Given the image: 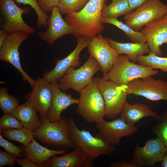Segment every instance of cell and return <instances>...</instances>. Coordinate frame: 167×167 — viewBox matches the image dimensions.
<instances>
[{
    "instance_id": "cell-32",
    "label": "cell",
    "mask_w": 167,
    "mask_h": 167,
    "mask_svg": "<svg viewBox=\"0 0 167 167\" xmlns=\"http://www.w3.org/2000/svg\"><path fill=\"white\" fill-rule=\"evenodd\" d=\"M20 122L11 113H4L0 118V131L8 129L21 128Z\"/></svg>"
},
{
    "instance_id": "cell-22",
    "label": "cell",
    "mask_w": 167,
    "mask_h": 167,
    "mask_svg": "<svg viewBox=\"0 0 167 167\" xmlns=\"http://www.w3.org/2000/svg\"><path fill=\"white\" fill-rule=\"evenodd\" d=\"M22 149L25 157L40 167H43L45 163L52 157L64 154L67 150L66 149L59 150L49 149L38 143L34 138L28 145H23Z\"/></svg>"
},
{
    "instance_id": "cell-15",
    "label": "cell",
    "mask_w": 167,
    "mask_h": 167,
    "mask_svg": "<svg viewBox=\"0 0 167 167\" xmlns=\"http://www.w3.org/2000/svg\"><path fill=\"white\" fill-rule=\"evenodd\" d=\"M167 154L165 144L157 137L147 141L143 147L137 145L132 161L138 166H153L156 163L162 161Z\"/></svg>"
},
{
    "instance_id": "cell-34",
    "label": "cell",
    "mask_w": 167,
    "mask_h": 167,
    "mask_svg": "<svg viewBox=\"0 0 167 167\" xmlns=\"http://www.w3.org/2000/svg\"><path fill=\"white\" fill-rule=\"evenodd\" d=\"M0 145L7 152L16 157H23V156L21 154L23 152L22 148L5 139L1 134H0Z\"/></svg>"
},
{
    "instance_id": "cell-11",
    "label": "cell",
    "mask_w": 167,
    "mask_h": 167,
    "mask_svg": "<svg viewBox=\"0 0 167 167\" xmlns=\"http://www.w3.org/2000/svg\"><path fill=\"white\" fill-rule=\"evenodd\" d=\"M30 34L21 31H15L9 34L0 48V59L14 66L21 75L23 79L32 87L35 82L23 70L20 61L19 49L21 43L28 39Z\"/></svg>"
},
{
    "instance_id": "cell-4",
    "label": "cell",
    "mask_w": 167,
    "mask_h": 167,
    "mask_svg": "<svg viewBox=\"0 0 167 167\" xmlns=\"http://www.w3.org/2000/svg\"><path fill=\"white\" fill-rule=\"evenodd\" d=\"M79 94L78 114L89 123L96 124L103 120L106 115L105 102L96 84L93 81Z\"/></svg>"
},
{
    "instance_id": "cell-31",
    "label": "cell",
    "mask_w": 167,
    "mask_h": 167,
    "mask_svg": "<svg viewBox=\"0 0 167 167\" xmlns=\"http://www.w3.org/2000/svg\"><path fill=\"white\" fill-rule=\"evenodd\" d=\"M89 0H59L58 7L62 14L77 12L82 10Z\"/></svg>"
},
{
    "instance_id": "cell-17",
    "label": "cell",
    "mask_w": 167,
    "mask_h": 167,
    "mask_svg": "<svg viewBox=\"0 0 167 167\" xmlns=\"http://www.w3.org/2000/svg\"><path fill=\"white\" fill-rule=\"evenodd\" d=\"M141 32L146 37L151 52L161 56L162 51L160 46L167 45V14L147 24Z\"/></svg>"
},
{
    "instance_id": "cell-39",
    "label": "cell",
    "mask_w": 167,
    "mask_h": 167,
    "mask_svg": "<svg viewBox=\"0 0 167 167\" xmlns=\"http://www.w3.org/2000/svg\"><path fill=\"white\" fill-rule=\"evenodd\" d=\"M147 0H128L132 11L143 4Z\"/></svg>"
},
{
    "instance_id": "cell-1",
    "label": "cell",
    "mask_w": 167,
    "mask_h": 167,
    "mask_svg": "<svg viewBox=\"0 0 167 167\" xmlns=\"http://www.w3.org/2000/svg\"><path fill=\"white\" fill-rule=\"evenodd\" d=\"M105 3L106 0H89L79 11L66 15L65 20L72 27L74 36L92 37L103 31L101 12Z\"/></svg>"
},
{
    "instance_id": "cell-5",
    "label": "cell",
    "mask_w": 167,
    "mask_h": 167,
    "mask_svg": "<svg viewBox=\"0 0 167 167\" xmlns=\"http://www.w3.org/2000/svg\"><path fill=\"white\" fill-rule=\"evenodd\" d=\"M40 126L33 131V136L42 143L54 147H75L71 137L66 119L51 122L46 118L41 117Z\"/></svg>"
},
{
    "instance_id": "cell-30",
    "label": "cell",
    "mask_w": 167,
    "mask_h": 167,
    "mask_svg": "<svg viewBox=\"0 0 167 167\" xmlns=\"http://www.w3.org/2000/svg\"><path fill=\"white\" fill-rule=\"evenodd\" d=\"M15 3L18 5H28L34 10L37 15V19L36 22L37 27L39 28L47 27L49 16L41 8L36 0H15Z\"/></svg>"
},
{
    "instance_id": "cell-16",
    "label": "cell",
    "mask_w": 167,
    "mask_h": 167,
    "mask_svg": "<svg viewBox=\"0 0 167 167\" xmlns=\"http://www.w3.org/2000/svg\"><path fill=\"white\" fill-rule=\"evenodd\" d=\"M32 88V91L26 94L25 98L39 113L41 117L46 118L52 103L51 84L43 78L39 77L35 80Z\"/></svg>"
},
{
    "instance_id": "cell-28",
    "label": "cell",
    "mask_w": 167,
    "mask_h": 167,
    "mask_svg": "<svg viewBox=\"0 0 167 167\" xmlns=\"http://www.w3.org/2000/svg\"><path fill=\"white\" fill-rule=\"evenodd\" d=\"M137 62L140 65L154 69H160L167 72V57H162L151 52L148 55L139 56Z\"/></svg>"
},
{
    "instance_id": "cell-7",
    "label": "cell",
    "mask_w": 167,
    "mask_h": 167,
    "mask_svg": "<svg viewBox=\"0 0 167 167\" xmlns=\"http://www.w3.org/2000/svg\"><path fill=\"white\" fill-rule=\"evenodd\" d=\"M167 14V5L161 0H147L125 15V23L133 30L140 31L150 22Z\"/></svg>"
},
{
    "instance_id": "cell-37",
    "label": "cell",
    "mask_w": 167,
    "mask_h": 167,
    "mask_svg": "<svg viewBox=\"0 0 167 167\" xmlns=\"http://www.w3.org/2000/svg\"><path fill=\"white\" fill-rule=\"evenodd\" d=\"M16 163L23 167H40L26 157L24 158H16Z\"/></svg>"
},
{
    "instance_id": "cell-29",
    "label": "cell",
    "mask_w": 167,
    "mask_h": 167,
    "mask_svg": "<svg viewBox=\"0 0 167 167\" xmlns=\"http://www.w3.org/2000/svg\"><path fill=\"white\" fill-rule=\"evenodd\" d=\"M19 105L17 98L8 94L6 88H0V108L4 113H11Z\"/></svg>"
},
{
    "instance_id": "cell-12",
    "label": "cell",
    "mask_w": 167,
    "mask_h": 167,
    "mask_svg": "<svg viewBox=\"0 0 167 167\" xmlns=\"http://www.w3.org/2000/svg\"><path fill=\"white\" fill-rule=\"evenodd\" d=\"M92 37L81 35L77 37V45L67 56L61 59H57L55 66L51 71H45L43 79L50 83L58 81L71 67H75L80 64L79 56L82 50L88 45Z\"/></svg>"
},
{
    "instance_id": "cell-9",
    "label": "cell",
    "mask_w": 167,
    "mask_h": 167,
    "mask_svg": "<svg viewBox=\"0 0 167 167\" xmlns=\"http://www.w3.org/2000/svg\"><path fill=\"white\" fill-rule=\"evenodd\" d=\"M93 81L97 85L104 100L106 115L113 119L119 114L126 101L127 94L122 86H119L110 80L94 77Z\"/></svg>"
},
{
    "instance_id": "cell-21",
    "label": "cell",
    "mask_w": 167,
    "mask_h": 167,
    "mask_svg": "<svg viewBox=\"0 0 167 167\" xmlns=\"http://www.w3.org/2000/svg\"><path fill=\"white\" fill-rule=\"evenodd\" d=\"M119 114L120 118L133 126H135L136 123L144 117H152L158 121L161 118L159 114L152 110L148 105L141 103L131 104L126 101Z\"/></svg>"
},
{
    "instance_id": "cell-10",
    "label": "cell",
    "mask_w": 167,
    "mask_h": 167,
    "mask_svg": "<svg viewBox=\"0 0 167 167\" xmlns=\"http://www.w3.org/2000/svg\"><path fill=\"white\" fill-rule=\"evenodd\" d=\"M152 76L135 79L123 86L128 94L139 96L152 101H167V81Z\"/></svg>"
},
{
    "instance_id": "cell-35",
    "label": "cell",
    "mask_w": 167,
    "mask_h": 167,
    "mask_svg": "<svg viewBox=\"0 0 167 167\" xmlns=\"http://www.w3.org/2000/svg\"><path fill=\"white\" fill-rule=\"evenodd\" d=\"M16 156L2 150H0V167L14 166L16 163Z\"/></svg>"
},
{
    "instance_id": "cell-6",
    "label": "cell",
    "mask_w": 167,
    "mask_h": 167,
    "mask_svg": "<svg viewBox=\"0 0 167 167\" xmlns=\"http://www.w3.org/2000/svg\"><path fill=\"white\" fill-rule=\"evenodd\" d=\"M102 70L99 63L90 56L87 61L80 68L71 67L58 82L60 88L64 91L71 88L79 93L93 82V77Z\"/></svg>"
},
{
    "instance_id": "cell-20",
    "label": "cell",
    "mask_w": 167,
    "mask_h": 167,
    "mask_svg": "<svg viewBox=\"0 0 167 167\" xmlns=\"http://www.w3.org/2000/svg\"><path fill=\"white\" fill-rule=\"evenodd\" d=\"M93 160L79 148L60 156H54L43 165L45 167H92Z\"/></svg>"
},
{
    "instance_id": "cell-36",
    "label": "cell",
    "mask_w": 167,
    "mask_h": 167,
    "mask_svg": "<svg viewBox=\"0 0 167 167\" xmlns=\"http://www.w3.org/2000/svg\"><path fill=\"white\" fill-rule=\"evenodd\" d=\"M41 9L47 13L51 12L53 7L58 6L59 0H36Z\"/></svg>"
},
{
    "instance_id": "cell-8",
    "label": "cell",
    "mask_w": 167,
    "mask_h": 167,
    "mask_svg": "<svg viewBox=\"0 0 167 167\" xmlns=\"http://www.w3.org/2000/svg\"><path fill=\"white\" fill-rule=\"evenodd\" d=\"M0 11L3 22L1 27L10 33L21 31L29 34L36 32L35 28L28 25L24 21L22 15L31 13L30 7L21 8L15 0H0Z\"/></svg>"
},
{
    "instance_id": "cell-26",
    "label": "cell",
    "mask_w": 167,
    "mask_h": 167,
    "mask_svg": "<svg viewBox=\"0 0 167 167\" xmlns=\"http://www.w3.org/2000/svg\"><path fill=\"white\" fill-rule=\"evenodd\" d=\"M0 134L9 140L18 142L25 146L29 144L34 138L33 131L23 127L4 129L0 131Z\"/></svg>"
},
{
    "instance_id": "cell-41",
    "label": "cell",
    "mask_w": 167,
    "mask_h": 167,
    "mask_svg": "<svg viewBox=\"0 0 167 167\" xmlns=\"http://www.w3.org/2000/svg\"><path fill=\"white\" fill-rule=\"evenodd\" d=\"M161 166L163 167H167V154L165 156L162 161Z\"/></svg>"
},
{
    "instance_id": "cell-14",
    "label": "cell",
    "mask_w": 167,
    "mask_h": 167,
    "mask_svg": "<svg viewBox=\"0 0 167 167\" xmlns=\"http://www.w3.org/2000/svg\"><path fill=\"white\" fill-rule=\"evenodd\" d=\"M87 47L90 56L97 62L103 74L111 70L119 55L100 34L92 37Z\"/></svg>"
},
{
    "instance_id": "cell-13",
    "label": "cell",
    "mask_w": 167,
    "mask_h": 167,
    "mask_svg": "<svg viewBox=\"0 0 167 167\" xmlns=\"http://www.w3.org/2000/svg\"><path fill=\"white\" fill-rule=\"evenodd\" d=\"M96 127L98 130L96 135L113 146L119 145L122 137L131 135L138 130V128L128 124L120 117L110 121L104 119L96 124Z\"/></svg>"
},
{
    "instance_id": "cell-2",
    "label": "cell",
    "mask_w": 167,
    "mask_h": 167,
    "mask_svg": "<svg viewBox=\"0 0 167 167\" xmlns=\"http://www.w3.org/2000/svg\"><path fill=\"white\" fill-rule=\"evenodd\" d=\"M66 121L75 147L84 151L93 160L101 155H111L115 151L116 148L101 137L94 136L84 129L80 130L72 117L66 119Z\"/></svg>"
},
{
    "instance_id": "cell-3",
    "label": "cell",
    "mask_w": 167,
    "mask_h": 167,
    "mask_svg": "<svg viewBox=\"0 0 167 167\" xmlns=\"http://www.w3.org/2000/svg\"><path fill=\"white\" fill-rule=\"evenodd\" d=\"M158 73L156 70L136 64L131 61L126 55L121 54L111 70L108 72L103 74V78L122 86L135 79L152 76Z\"/></svg>"
},
{
    "instance_id": "cell-25",
    "label": "cell",
    "mask_w": 167,
    "mask_h": 167,
    "mask_svg": "<svg viewBox=\"0 0 167 167\" xmlns=\"http://www.w3.org/2000/svg\"><path fill=\"white\" fill-rule=\"evenodd\" d=\"M131 11L128 0H112L110 4L103 8L101 19H117L119 16L125 15Z\"/></svg>"
},
{
    "instance_id": "cell-40",
    "label": "cell",
    "mask_w": 167,
    "mask_h": 167,
    "mask_svg": "<svg viewBox=\"0 0 167 167\" xmlns=\"http://www.w3.org/2000/svg\"><path fill=\"white\" fill-rule=\"evenodd\" d=\"M10 34L2 28H0V48Z\"/></svg>"
},
{
    "instance_id": "cell-38",
    "label": "cell",
    "mask_w": 167,
    "mask_h": 167,
    "mask_svg": "<svg viewBox=\"0 0 167 167\" xmlns=\"http://www.w3.org/2000/svg\"><path fill=\"white\" fill-rule=\"evenodd\" d=\"M111 167H137V165L132 161H115L113 162L110 165Z\"/></svg>"
},
{
    "instance_id": "cell-33",
    "label": "cell",
    "mask_w": 167,
    "mask_h": 167,
    "mask_svg": "<svg viewBox=\"0 0 167 167\" xmlns=\"http://www.w3.org/2000/svg\"><path fill=\"white\" fill-rule=\"evenodd\" d=\"M158 123L152 128L153 132L163 142L167 149V114L161 116Z\"/></svg>"
},
{
    "instance_id": "cell-19",
    "label": "cell",
    "mask_w": 167,
    "mask_h": 167,
    "mask_svg": "<svg viewBox=\"0 0 167 167\" xmlns=\"http://www.w3.org/2000/svg\"><path fill=\"white\" fill-rule=\"evenodd\" d=\"M50 83L52 89V98L51 106L46 118L51 122H54L61 120L62 111L71 105H78L79 99L75 98L71 95L61 91L58 81Z\"/></svg>"
},
{
    "instance_id": "cell-24",
    "label": "cell",
    "mask_w": 167,
    "mask_h": 167,
    "mask_svg": "<svg viewBox=\"0 0 167 167\" xmlns=\"http://www.w3.org/2000/svg\"><path fill=\"white\" fill-rule=\"evenodd\" d=\"M37 110L28 101L19 105L11 114L21 122L23 127L33 131L41 125V120L37 116Z\"/></svg>"
},
{
    "instance_id": "cell-23",
    "label": "cell",
    "mask_w": 167,
    "mask_h": 167,
    "mask_svg": "<svg viewBox=\"0 0 167 167\" xmlns=\"http://www.w3.org/2000/svg\"><path fill=\"white\" fill-rule=\"evenodd\" d=\"M106 39L119 55H126L130 61L134 63L137 62L140 56L151 52L147 42L121 43L109 38Z\"/></svg>"
},
{
    "instance_id": "cell-18",
    "label": "cell",
    "mask_w": 167,
    "mask_h": 167,
    "mask_svg": "<svg viewBox=\"0 0 167 167\" xmlns=\"http://www.w3.org/2000/svg\"><path fill=\"white\" fill-rule=\"evenodd\" d=\"M51 12L46 29L44 32L38 31L37 34L41 39L51 45L60 37L73 34V31L62 17L58 6L53 7Z\"/></svg>"
},
{
    "instance_id": "cell-27",
    "label": "cell",
    "mask_w": 167,
    "mask_h": 167,
    "mask_svg": "<svg viewBox=\"0 0 167 167\" xmlns=\"http://www.w3.org/2000/svg\"><path fill=\"white\" fill-rule=\"evenodd\" d=\"M102 22L112 24L122 30L128 38L134 43L147 42V40L141 32L135 31L117 19H104Z\"/></svg>"
}]
</instances>
